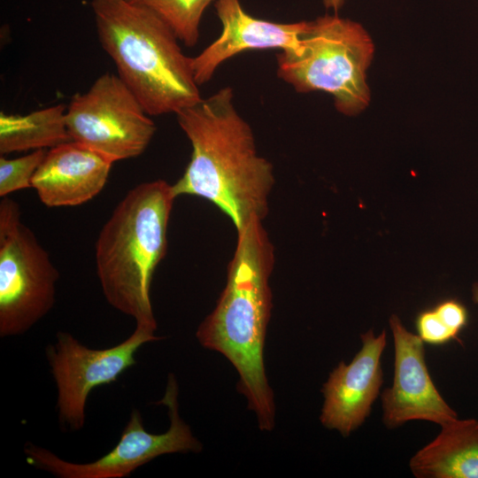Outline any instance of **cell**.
<instances>
[{
	"mask_svg": "<svg viewBox=\"0 0 478 478\" xmlns=\"http://www.w3.org/2000/svg\"><path fill=\"white\" fill-rule=\"evenodd\" d=\"M192 145L174 196L203 197L228 216L236 230L254 216L264 220L274 185L273 165L257 152L250 125L234 104L233 89L213 95L176 113Z\"/></svg>",
	"mask_w": 478,
	"mask_h": 478,
	"instance_id": "obj_1",
	"label": "cell"
},
{
	"mask_svg": "<svg viewBox=\"0 0 478 478\" xmlns=\"http://www.w3.org/2000/svg\"><path fill=\"white\" fill-rule=\"evenodd\" d=\"M262 221L254 216L236 230L226 286L196 336L234 366L239 375L237 390L255 412L259 428L270 431L275 424V404L263 350L272 309L269 279L274 248Z\"/></svg>",
	"mask_w": 478,
	"mask_h": 478,
	"instance_id": "obj_2",
	"label": "cell"
},
{
	"mask_svg": "<svg viewBox=\"0 0 478 478\" xmlns=\"http://www.w3.org/2000/svg\"><path fill=\"white\" fill-rule=\"evenodd\" d=\"M175 196L163 180L130 189L103 226L95 246L96 274L107 302L156 330L150 301L155 269L167 250V227Z\"/></svg>",
	"mask_w": 478,
	"mask_h": 478,
	"instance_id": "obj_3",
	"label": "cell"
},
{
	"mask_svg": "<svg viewBox=\"0 0 478 478\" xmlns=\"http://www.w3.org/2000/svg\"><path fill=\"white\" fill-rule=\"evenodd\" d=\"M102 48L150 116L177 113L202 97L178 38L155 13L129 0H91Z\"/></svg>",
	"mask_w": 478,
	"mask_h": 478,
	"instance_id": "obj_4",
	"label": "cell"
},
{
	"mask_svg": "<svg viewBox=\"0 0 478 478\" xmlns=\"http://www.w3.org/2000/svg\"><path fill=\"white\" fill-rule=\"evenodd\" d=\"M373 54L374 44L361 25L325 15L306 22L298 53L277 55V74L298 92L329 93L336 109L352 116L369 103L366 72Z\"/></svg>",
	"mask_w": 478,
	"mask_h": 478,
	"instance_id": "obj_5",
	"label": "cell"
},
{
	"mask_svg": "<svg viewBox=\"0 0 478 478\" xmlns=\"http://www.w3.org/2000/svg\"><path fill=\"white\" fill-rule=\"evenodd\" d=\"M59 274L19 204L0 202V336L26 333L54 306Z\"/></svg>",
	"mask_w": 478,
	"mask_h": 478,
	"instance_id": "obj_6",
	"label": "cell"
},
{
	"mask_svg": "<svg viewBox=\"0 0 478 478\" xmlns=\"http://www.w3.org/2000/svg\"><path fill=\"white\" fill-rule=\"evenodd\" d=\"M121 79L99 76L72 97L66 122L72 141L115 161L140 156L156 132L153 120Z\"/></svg>",
	"mask_w": 478,
	"mask_h": 478,
	"instance_id": "obj_7",
	"label": "cell"
},
{
	"mask_svg": "<svg viewBox=\"0 0 478 478\" xmlns=\"http://www.w3.org/2000/svg\"><path fill=\"white\" fill-rule=\"evenodd\" d=\"M178 385L169 374L164 397L159 401L168 409L169 429L163 434L148 432L141 413L133 410L118 443L100 459L89 463L66 461L49 450L27 444V462L59 478H123L155 458L171 453L199 452L201 443L178 412Z\"/></svg>",
	"mask_w": 478,
	"mask_h": 478,
	"instance_id": "obj_8",
	"label": "cell"
},
{
	"mask_svg": "<svg viewBox=\"0 0 478 478\" xmlns=\"http://www.w3.org/2000/svg\"><path fill=\"white\" fill-rule=\"evenodd\" d=\"M160 337L146 328L136 326L120 343L101 350L81 344L71 334L58 332L57 342L46 348V357L58 387L59 421L71 430L85 423V406L96 387L112 383L136 361L135 352L146 343Z\"/></svg>",
	"mask_w": 478,
	"mask_h": 478,
	"instance_id": "obj_9",
	"label": "cell"
},
{
	"mask_svg": "<svg viewBox=\"0 0 478 478\" xmlns=\"http://www.w3.org/2000/svg\"><path fill=\"white\" fill-rule=\"evenodd\" d=\"M389 322L394 343V375L391 387L382 393L386 427L394 428L411 420L442 426L458 418L430 377L424 342L408 331L397 315H391Z\"/></svg>",
	"mask_w": 478,
	"mask_h": 478,
	"instance_id": "obj_10",
	"label": "cell"
},
{
	"mask_svg": "<svg viewBox=\"0 0 478 478\" xmlns=\"http://www.w3.org/2000/svg\"><path fill=\"white\" fill-rule=\"evenodd\" d=\"M362 346L353 359L340 362L324 383L320 420L329 429L349 436L368 417L383 382L381 358L386 332L372 329L360 335Z\"/></svg>",
	"mask_w": 478,
	"mask_h": 478,
	"instance_id": "obj_11",
	"label": "cell"
},
{
	"mask_svg": "<svg viewBox=\"0 0 478 478\" xmlns=\"http://www.w3.org/2000/svg\"><path fill=\"white\" fill-rule=\"evenodd\" d=\"M215 9L221 22L220 35L197 57L192 69L197 85L209 81L219 66L244 50L279 49L297 54L306 21L277 23L248 14L239 0H216Z\"/></svg>",
	"mask_w": 478,
	"mask_h": 478,
	"instance_id": "obj_12",
	"label": "cell"
},
{
	"mask_svg": "<svg viewBox=\"0 0 478 478\" xmlns=\"http://www.w3.org/2000/svg\"><path fill=\"white\" fill-rule=\"evenodd\" d=\"M113 162L75 141L50 149L32 179L48 207L82 204L104 189Z\"/></svg>",
	"mask_w": 478,
	"mask_h": 478,
	"instance_id": "obj_13",
	"label": "cell"
},
{
	"mask_svg": "<svg viewBox=\"0 0 478 478\" xmlns=\"http://www.w3.org/2000/svg\"><path fill=\"white\" fill-rule=\"evenodd\" d=\"M410 459L417 478H478V420L456 418Z\"/></svg>",
	"mask_w": 478,
	"mask_h": 478,
	"instance_id": "obj_14",
	"label": "cell"
},
{
	"mask_svg": "<svg viewBox=\"0 0 478 478\" xmlns=\"http://www.w3.org/2000/svg\"><path fill=\"white\" fill-rule=\"evenodd\" d=\"M59 104L26 115L0 113V153L52 148L72 141Z\"/></svg>",
	"mask_w": 478,
	"mask_h": 478,
	"instance_id": "obj_15",
	"label": "cell"
},
{
	"mask_svg": "<svg viewBox=\"0 0 478 478\" xmlns=\"http://www.w3.org/2000/svg\"><path fill=\"white\" fill-rule=\"evenodd\" d=\"M160 18L186 46L193 47L199 37V25L206 7L213 0H129Z\"/></svg>",
	"mask_w": 478,
	"mask_h": 478,
	"instance_id": "obj_16",
	"label": "cell"
},
{
	"mask_svg": "<svg viewBox=\"0 0 478 478\" xmlns=\"http://www.w3.org/2000/svg\"><path fill=\"white\" fill-rule=\"evenodd\" d=\"M46 152L43 149L34 150L25 156L8 159L0 158V197L32 188V179L42 162Z\"/></svg>",
	"mask_w": 478,
	"mask_h": 478,
	"instance_id": "obj_17",
	"label": "cell"
},
{
	"mask_svg": "<svg viewBox=\"0 0 478 478\" xmlns=\"http://www.w3.org/2000/svg\"><path fill=\"white\" fill-rule=\"evenodd\" d=\"M416 329L424 343L435 345L444 344L459 335L444 323L434 308L418 314Z\"/></svg>",
	"mask_w": 478,
	"mask_h": 478,
	"instance_id": "obj_18",
	"label": "cell"
},
{
	"mask_svg": "<svg viewBox=\"0 0 478 478\" xmlns=\"http://www.w3.org/2000/svg\"><path fill=\"white\" fill-rule=\"evenodd\" d=\"M434 309L444 323L458 335L467 324V310L463 304L455 299L440 302Z\"/></svg>",
	"mask_w": 478,
	"mask_h": 478,
	"instance_id": "obj_19",
	"label": "cell"
},
{
	"mask_svg": "<svg viewBox=\"0 0 478 478\" xmlns=\"http://www.w3.org/2000/svg\"><path fill=\"white\" fill-rule=\"evenodd\" d=\"M321 1L327 8L333 9L335 12L338 11L344 3V0H321Z\"/></svg>",
	"mask_w": 478,
	"mask_h": 478,
	"instance_id": "obj_20",
	"label": "cell"
},
{
	"mask_svg": "<svg viewBox=\"0 0 478 478\" xmlns=\"http://www.w3.org/2000/svg\"><path fill=\"white\" fill-rule=\"evenodd\" d=\"M473 301L478 305V282H474L472 287Z\"/></svg>",
	"mask_w": 478,
	"mask_h": 478,
	"instance_id": "obj_21",
	"label": "cell"
}]
</instances>
